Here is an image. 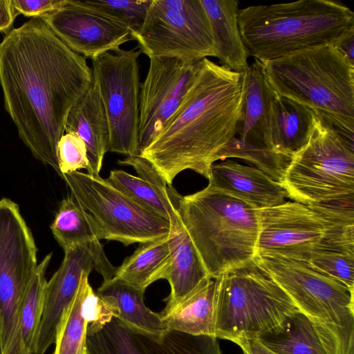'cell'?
Here are the masks:
<instances>
[{
    "label": "cell",
    "mask_w": 354,
    "mask_h": 354,
    "mask_svg": "<svg viewBox=\"0 0 354 354\" xmlns=\"http://www.w3.org/2000/svg\"><path fill=\"white\" fill-rule=\"evenodd\" d=\"M240 33L249 56L259 61L337 45L354 35V13L332 0H299L239 9Z\"/></svg>",
    "instance_id": "obj_3"
},
{
    "label": "cell",
    "mask_w": 354,
    "mask_h": 354,
    "mask_svg": "<svg viewBox=\"0 0 354 354\" xmlns=\"http://www.w3.org/2000/svg\"><path fill=\"white\" fill-rule=\"evenodd\" d=\"M18 15L40 18L59 8L64 0H10Z\"/></svg>",
    "instance_id": "obj_36"
},
{
    "label": "cell",
    "mask_w": 354,
    "mask_h": 354,
    "mask_svg": "<svg viewBox=\"0 0 354 354\" xmlns=\"http://www.w3.org/2000/svg\"><path fill=\"white\" fill-rule=\"evenodd\" d=\"M106 180L140 205L169 220L170 223L179 221L172 201L173 188L162 190L146 180L120 169L111 170Z\"/></svg>",
    "instance_id": "obj_31"
},
{
    "label": "cell",
    "mask_w": 354,
    "mask_h": 354,
    "mask_svg": "<svg viewBox=\"0 0 354 354\" xmlns=\"http://www.w3.org/2000/svg\"><path fill=\"white\" fill-rule=\"evenodd\" d=\"M308 263L318 271L354 290V252L322 251L313 254Z\"/></svg>",
    "instance_id": "obj_34"
},
{
    "label": "cell",
    "mask_w": 354,
    "mask_h": 354,
    "mask_svg": "<svg viewBox=\"0 0 354 354\" xmlns=\"http://www.w3.org/2000/svg\"><path fill=\"white\" fill-rule=\"evenodd\" d=\"M208 185L257 209L281 204L287 197L281 183L254 167L232 160L212 165Z\"/></svg>",
    "instance_id": "obj_18"
},
{
    "label": "cell",
    "mask_w": 354,
    "mask_h": 354,
    "mask_svg": "<svg viewBox=\"0 0 354 354\" xmlns=\"http://www.w3.org/2000/svg\"><path fill=\"white\" fill-rule=\"evenodd\" d=\"M243 76L245 93L238 138L247 143L269 147L270 106L274 93L264 77L259 60L254 59Z\"/></svg>",
    "instance_id": "obj_22"
},
{
    "label": "cell",
    "mask_w": 354,
    "mask_h": 354,
    "mask_svg": "<svg viewBox=\"0 0 354 354\" xmlns=\"http://www.w3.org/2000/svg\"><path fill=\"white\" fill-rule=\"evenodd\" d=\"M60 176L88 167L86 146L75 132L64 133L57 147Z\"/></svg>",
    "instance_id": "obj_35"
},
{
    "label": "cell",
    "mask_w": 354,
    "mask_h": 354,
    "mask_svg": "<svg viewBox=\"0 0 354 354\" xmlns=\"http://www.w3.org/2000/svg\"><path fill=\"white\" fill-rule=\"evenodd\" d=\"M32 234L13 201L0 200V339L2 354L13 340L19 314L37 263Z\"/></svg>",
    "instance_id": "obj_13"
},
{
    "label": "cell",
    "mask_w": 354,
    "mask_h": 354,
    "mask_svg": "<svg viewBox=\"0 0 354 354\" xmlns=\"http://www.w3.org/2000/svg\"><path fill=\"white\" fill-rule=\"evenodd\" d=\"M86 354H221L217 338L167 329L145 332L119 320L106 309L90 322Z\"/></svg>",
    "instance_id": "obj_14"
},
{
    "label": "cell",
    "mask_w": 354,
    "mask_h": 354,
    "mask_svg": "<svg viewBox=\"0 0 354 354\" xmlns=\"http://www.w3.org/2000/svg\"><path fill=\"white\" fill-rule=\"evenodd\" d=\"M40 18L68 48L86 59L118 51L133 39L126 25L80 0H64L59 8Z\"/></svg>",
    "instance_id": "obj_17"
},
{
    "label": "cell",
    "mask_w": 354,
    "mask_h": 354,
    "mask_svg": "<svg viewBox=\"0 0 354 354\" xmlns=\"http://www.w3.org/2000/svg\"><path fill=\"white\" fill-rule=\"evenodd\" d=\"M316 116L317 113L310 108L274 93L270 106L269 147L292 155L308 142Z\"/></svg>",
    "instance_id": "obj_24"
},
{
    "label": "cell",
    "mask_w": 354,
    "mask_h": 354,
    "mask_svg": "<svg viewBox=\"0 0 354 354\" xmlns=\"http://www.w3.org/2000/svg\"><path fill=\"white\" fill-rule=\"evenodd\" d=\"M259 62L275 94L317 112L353 143L354 65L336 46L309 48Z\"/></svg>",
    "instance_id": "obj_4"
},
{
    "label": "cell",
    "mask_w": 354,
    "mask_h": 354,
    "mask_svg": "<svg viewBox=\"0 0 354 354\" xmlns=\"http://www.w3.org/2000/svg\"><path fill=\"white\" fill-rule=\"evenodd\" d=\"M120 49L92 59L93 77L101 96L109 126L108 151L139 154V50Z\"/></svg>",
    "instance_id": "obj_12"
},
{
    "label": "cell",
    "mask_w": 354,
    "mask_h": 354,
    "mask_svg": "<svg viewBox=\"0 0 354 354\" xmlns=\"http://www.w3.org/2000/svg\"><path fill=\"white\" fill-rule=\"evenodd\" d=\"M0 354H2V348H1V339H0Z\"/></svg>",
    "instance_id": "obj_40"
},
{
    "label": "cell",
    "mask_w": 354,
    "mask_h": 354,
    "mask_svg": "<svg viewBox=\"0 0 354 354\" xmlns=\"http://www.w3.org/2000/svg\"><path fill=\"white\" fill-rule=\"evenodd\" d=\"M89 274H83L73 301L62 317L53 354H86L88 325L103 310L101 300L88 282Z\"/></svg>",
    "instance_id": "obj_23"
},
{
    "label": "cell",
    "mask_w": 354,
    "mask_h": 354,
    "mask_svg": "<svg viewBox=\"0 0 354 354\" xmlns=\"http://www.w3.org/2000/svg\"><path fill=\"white\" fill-rule=\"evenodd\" d=\"M144 290L113 277L103 281L96 294L112 316L145 332L159 334L167 330L160 313L144 303Z\"/></svg>",
    "instance_id": "obj_25"
},
{
    "label": "cell",
    "mask_w": 354,
    "mask_h": 354,
    "mask_svg": "<svg viewBox=\"0 0 354 354\" xmlns=\"http://www.w3.org/2000/svg\"><path fill=\"white\" fill-rule=\"evenodd\" d=\"M234 343L241 348L243 354H277L263 344L258 339H242Z\"/></svg>",
    "instance_id": "obj_38"
},
{
    "label": "cell",
    "mask_w": 354,
    "mask_h": 354,
    "mask_svg": "<svg viewBox=\"0 0 354 354\" xmlns=\"http://www.w3.org/2000/svg\"><path fill=\"white\" fill-rule=\"evenodd\" d=\"M65 132L76 133L88 151L87 173L99 175L109 145V126L97 85L93 77L86 93L71 109Z\"/></svg>",
    "instance_id": "obj_19"
},
{
    "label": "cell",
    "mask_w": 354,
    "mask_h": 354,
    "mask_svg": "<svg viewBox=\"0 0 354 354\" xmlns=\"http://www.w3.org/2000/svg\"><path fill=\"white\" fill-rule=\"evenodd\" d=\"M216 299V281L207 277L172 309L160 314L167 329L215 337Z\"/></svg>",
    "instance_id": "obj_26"
},
{
    "label": "cell",
    "mask_w": 354,
    "mask_h": 354,
    "mask_svg": "<svg viewBox=\"0 0 354 354\" xmlns=\"http://www.w3.org/2000/svg\"><path fill=\"white\" fill-rule=\"evenodd\" d=\"M335 46L354 65V35L344 39Z\"/></svg>",
    "instance_id": "obj_39"
},
{
    "label": "cell",
    "mask_w": 354,
    "mask_h": 354,
    "mask_svg": "<svg viewBox=\"0 0 354 354\" xmlns=\"http://www.w3.org/2000/svg\"><path fill=\"white\" fill-rule=\"evenodd\" d=\"M215 279L216 338L258 339L280 330L300 312L254 258Z\"/></svg>",
    "instance_id": "obj_7"
},
{
    "label": "cell",
    "mask_w": 354,
    "mask_h": 354,
    "mask_svg": "<svg viewBox=\"0 0 354 354\" xmlns=\"http://www.w3.org/2000/svg\"><path fill=\"white\" fill-rule=\"evenodd\" d=\"M18 13L11 5L10 0H0V32H9Z\"/></svg>",
    "instance_id": "obj_37"
},
{
    "label": "cell",
    "mask_w": 354,
    "mask_h": 354,
    "mask_svg": "<svg viewBox=\"0 0 354 354\" xmlns=\"http://www.w3.org/2000/svg\"><path fill=\"white\" fill-rule=\"evenodd\" d=\"M244 93L243 73L208 58L201 59L179 108L138 155L149 162L169 185L187 169L208 179L216 154L236 136Z\"/></svg>",
    "instance_id": "obj_2"
},
{
    "label": "cell",
    "mask_w": 354,
    "mask_h": 354,
    "mask_svg": "<svg viewBox=\"0 0 354 354\" xmlns=\"http://www.w3.org/2000/svg\"><path fill=\"white\" fill-rule=\"evenodd\" d=\"M62 178L71 195L96 222L102 239L127 246L169 234V220L140 205L100 175L77 171Z\"/></svg>",
    "instance_id": "obj_9"
},
{
    "label": "cell",
    "mask_w": 354,
    "mask_h": 354,
    "mask_svg": "<svg viewBox=\"0 0 354 354\" xmlns=\"http://www.w3.org/2000/svg\"><path fill=\"white\" fill-rule=\"evenodd\" d=\"M168 242L170 263L165 279L169 283L171 292L161 313L172 309L209 277L180 218L178 222L171 223Z\"/></svg>",
    "instance_id": "obj_20"
},
{
    "label": "cell",
    "mask_w": 354,
    "mask_h": 354,
    "mask_svg": "<svg viewBox=\"0 0 354 354\" xmlns=\"http://www.w3.org/2000/svg\"><path fill=\"white\" fill-rule=\"evenodd\" d=\"M199 62L151 57L139 93V153L161 132L176 112L198 71Z\"/></svg>",
    "instance_id": "obj_16"
},
{
    "label": "cell",
    "mask_w": 354,
    "mask_h": 354,
    "mask_svg": "<svg viewBox=\"0 0 354 354\" xmlns=\"http://www.w3.org/2000/svg\"><path fill=\"white\" fill-rule=\"evenodd\" d=\"M173 200L209 277L255 257L259 232L255 207L209 185L183 196L176 192Z\"/></svg>",
    "instance_id": "obj_5"
},
{
    "label": "cell",
    "mask_w": 354,
    "mask_h": 354,
    "mask_svg": "<svg viewBox=\"0 0 354 354\" xmlns=\"http://www.w3.org/2000/svg\"><path fill=\"white\" fill-rule=\"evenodd\" d=\"M254 259L314 325L354 327V290L308 261L270 254Z\"/></svg>",
    "instance_id": "obj_11"
},
{
    "label": "cell",
    "mask_w": 354,
    "mask_h": 354,
    "mask_svg": "<svg viewBox=\"0 0 354 354\" xmlns=\"http://www.w3.org/2000/svg\"><path fill=\"white\" fill-rule=\"evenodd\" d=\"M51 257L52 252L47 254L37 266L21 303L13 340L6 354H32L33 344L43 313L47 282L45 274Z\"/></svg>",
    "instance_id": "obj_28"
},
{
    "label": "cell",
    "mask_w": 354,
    "mask_h": 354,
    "mask_svg": "<svg viewBox=\"0 0 354 354\" xmlns=\"http://www.w3.org/2000/svg\"><path fill=\"white\" fill-rule=\"evenodd\" d=\"M50 227L64 251L102 239L95 220L71 195L61 202Z\"/></svg>",
    "instance_id": "obj_29"
},
{
    "label": "cell",
    "mask_w": 354,
    "mask_h": 354,
    "mask_svg": "<svg viewBox=\"0 0 354 354\" xmlns=\"http://www.w3.org/2000/svg\"><path fill=\"white\" fill-rule=\"evenodd\" d=\"M257 254L308 261L322 251L354 252V205L334 201L315 205L284 202L257 209Z\"/></svg>",
    "instance_id": "obj_6"
},
{
    "label": "cell",
    "mask_w": 354,
    "mask_h": 354,
    "mask_svg": "<svg viewBox=\"0 0 354 354\" xmlns=\"http://www.w3.org/2000/svg\"><path fill=\"white\" fill-rule=\"evenodd\" d=\"M83 2L124 24L132 35L142 26L151 0H84Z\"/></svg>",
    "instance_id": "obj_33"
},
{
    "label": "cell",
    "mask_w": 354,
    "mask_h": 354,
    "mask_svg": "<svg viewBox=\"0 0 354 354\" xmlns=\"http://www.w3.org/2000/svg\"><path fill=\"white\" fill-rule=\"evenodd\" d=\"M131 37L149 58H176L192 64L216 57L201 0H151L142 26Z\"/></svg>",
    "instance_id": "obj_10"
},
{
    "label": "cell",
    "mask_w": 354,
    "mask_h": 354,
    "mask_svg": "<svg viewBox=\"0 0 354 354\" xmlns=\"http://www.w3.org/2000/svg\"><path fill=\"white\" fill-rule=\"evenodd\" d=\"M210 26L216 57L222 66L243 73L249 57L238 23L239 1L201 0Z\"/></svg>",
    "instance_id": "obj_21"
},
{
    "label": "cell",
    "mask_w": 354,
    "mask_h": 354,
    "mask_svg": "<svg viewBox=\"0 0 354 354\" xmlns=\"http://www.w3.org/2000/svg\"><path fill=\"white\" fill-rule=\"evenodd\" d=\"M92 81L86 58L68 48L41 18L12 28L0 43L5 109L32 156L59 175L57 143L71 109Z\"/></svg>",
    "instance_id": "obj_1"
},
{
    "label": "cell",
    "mask_w": 354,
    "mask_h": 354,
    "mask_svg": "<svg viewBox=\"0 0 354 354\" xmlns=\"http://www.w3.org/2000/svg\"><path fill=\"white\" fill-rule=\"evenodd\" d=\"M280 183L287 197L308 205L354 196L353 143L317 113L308 142L292 154Z\"/></svg>",
    "instance_id": "obj_8"
},
{
    "label": "cell",
    "mask_w": 354,
    "mask_h": 354,
    "mask_svg": "<svg viewBox=\"0 0 354 354\" xmlns=\"http://www.w3.org/2000/svg\"><path fill=\"white\" fill-rule=\"evenodd\" d=\"M292 156L266 146L245 142L234 136L218 152L215 162L228 158L242 159L280 183Z\"/></svg>",
    "instance_id": "obj_32"
},
{
    "label": "cell",
    "mask_w": 354,
    "mask_h": 354,
    "mask_svg": "<svg viewBox=\"0 0 354 354\" xmlns=\"http://www.w3.org/2000/svg\"><path fill=\"white\" fill-rule=\"evenodd\" d=\"M116 268L106 257L100 241L64 251L61 266L45 286L43 313L32 354H44L55 343L57 326L77 291L83 274L95 270L106 281L115 276Z\"/></svg>",
    "instance_id": "obj_15"
},
{
    "label": "cell",
    "mask_w": 354,
    "mask_h": 354,
    "mask_svg": "<svg viewBox=\"0 0 354 354\" xmlns=\"http://www.w3.org/2000/svg\"><path fill=\"white\" fill-rule=\"evenodd\" d=\"M169 234L161 239L139 243L134 252L116 268L115 277L145 291L159 279H165L170 263Z\"/></svg>",
    "instance_id": "obj_27"
},
{
    "label": "cell",
    "mask_w": 354,
    "mask_h": 354,
    "mask_svg": "<svg viewBox=\"0 0 354 354\" xmlns=\"http://www.w3.org/2000/svg\"><path fill=\"white\" fill-rule=\"evenodd\" d=\"M258 339L277 354H326L312 322L301 312L292 315L280 330Z\"/></svg>",
    "instance_id": "obj_30"
}]
</instances>
